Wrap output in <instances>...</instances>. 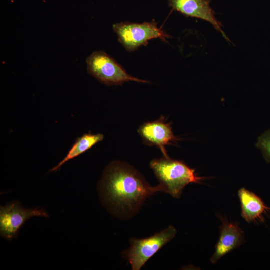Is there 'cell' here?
Listing matches in <instances>:
<instances>
[{
  "label": "cell",
  "instance_id": "1",
  "mask_svg": "<svg viewBox=\"0 0 270 270\" xmlns=\"http://www.w3.org/2000/svg\"><path fill=\"white\" fill-rule=\"evenodd\" d=\"M99 190L102 202L111 211L124 214L135 212L147 198L162 192L160 184L151 186L134 168L120 162L106 167Z\"/></svg>",
  "mask_w": 270,
  "mask_h": 270
},
{
  "label": "cell",
  "instance_id": "2",
  "mask_svg": "<svg viewBox=\"0 0 270 270\" xmlns=\"http://www.w3.org/2000/svg\"><path fill=\"white\" fill-rule=\"evenodd\" d=\"M150 166L158 178L162 192L178 198L184 188L190 183H200L203 178L198 176L195 170L182 161L174 160L168 156L155 159Z\"/></svg>",
  "mask_w": 270,
  "mask_h": 270
},
{
  "label": "cell",
  "instance_id": "3",
  "mask_svg": "<svg viewBox=\"0 0 270 270\" xmlns=\"http://www.w3.org/2000/svg\"><path fill=\"white\" fill-rule=\"evenodd\" d=\"M112 28L118 42L130 52L146 46L150 40L159 38L166 42L170 38L154 21L142 24L122 22L114 24Z\"/></svg>",
  "mask_w": 270,
  "mask_h": 270
},
{
  "label": "cell",
  "instance_id": "4",
  "mask_svg": "<svg viewBox=\"0 0 270 270\" xmlns=\"http://www.w3.org/2000/svg\"><path fill=\"white\" fill-rule=\"evenodd\" d=\"M88 72L108 86L122 85L130 81L141 83L149 82L129 75L112 58L103 51H96L86 60Z\"/></svg>",
  "mask_w": 270,
  "mask_h": 270
},
{
  "label": "cell",
  "instance_id": "5",
  "mask_svg": "<svg viewBox=\"0 0 270 270\" xmlns=\"http://www.w3.org/2000/svg\"><path fill=\"white\" fill-rule=\"evenodd\" d=\"M176 230L170 226L150 237L143 239H132L130 246L124 252L133 270H140L146 263L170 242L176 235Z\"/></svg>",
  "mask_w": 270,
  "mask_h": 270
},
{
  "label": "cell",
  "instance_id": "6",
  "mask_svg": "<svg viewBox=\"0 0 270 270\" xmlns=\"http://www.w3.org/2000/svg\"><path fill=\"white\" fill-rule=\"evenodd\" d=\"M34 216L48 218L43 208H26L17 201L10 202L0 208V234L11 240L16 238L25 222Z\"/></svg>",
  "mask_w": 270,
  "mask_h": 270
},
{
  "label": "cell",
  "instance_id": "7",
  "mask_svg": "<svg viewBox=\"0 0 270 270\" xmlns=\"http://www.w3.org/2000/svg\"><path fill=\"white\" fill-rule=\"evenodd\" d=\"M168 2L169 6L174 10L186 16L208 22L225 39L228 40L222 30V23L216 18L214 12L210 6V0H168Z\"/></svg>",
  "mask_w": 270,
  "mask_h": 270
},
{
  "label": "cell",
  "instance_id": "8",
  "mask_svg": "<svg viewBox=\"0 0 270 270\" xmlns=\"http://www.w3.org/2000/svg\"><path fill=\"white\" fill-rule=\"evenodd\" d=\"M138 133L146 144L159 148L164 156H168L165 146L178 140L171 124L166 122L163 116L156 120L143 124L140 126Z\"/></svg>",
  "mask_w": 270,
  "mask_h": 270
},
{
  "label": "cell",
  "instance_id": "9",
  "mask_svg": "<svg viewBox=\"0 0 270 270\" xmlns=\"http://www.w3.org/2000/svg\"><path fill=\"white\" fill-rule=\"evenodd\" d=\"M244 240L243 232L238 224L223 221L219 240L210 260L211 262L213 264L216 263L222 256L240 246L244 242Z\"/></svg>",
  "mask_w": 270,
  "mask_h": 270
},
{
  "label": "cell",
  "instance_id": "10",
  "mask_svg": "<svg viewBox=\"0 0 270 270\" xmlns=\"http://www.w3.org/2000/svg\"><path fill=\"white\" fill-rule=\"evenodd\" d=\"M242 208V216L248 222L262 221L264 214L270 210L255 194L242 188L238 190Z\"/></svg>",
  "mask_w": 270,
  "mask_h": 270
},
{
  "label": "cell",
  "instance_id": "11",
  "mask_svg": "<svg viewBox=\"0 0 270 270\" xmlns=\"http://www.w3.org/2000/svg\"><path fill=\"white\" fill-rule=\"evenodd\" d=\"M104 138V134H84L76 140L66 157L50 172H57L65 163L88 150L94 145L102 141Z\"/></svg>",
  "mask_w": 270,
  "mask_h": 270
},
{
  "label": "cell",
  "instance_id": "12",
  "mask_svg": "<svg viewBox=\"0 0 270 270\" xmlns=\"http://www.w3.org/2000/svg\"><path fill=\"white\" fill-rule=\"evenodd\" d=\"M268 163H270V130L265 132L258 138L256 144Z\"/></svg>",
  "mask_w": 270,
  "mask_h": 270
}]
</instances>
